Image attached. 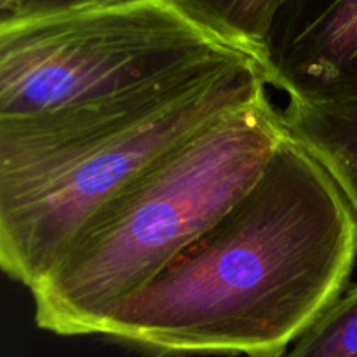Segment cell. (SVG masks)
Here are the masks:
<instances>
[{
  "instance_id": "obj_1",
  "label": "cell",
  "mask_w": 357,
  "mask_h": 357,
  "mask_svg": "<svg viewBox=\"0 0 357 357\" xmlns=\"http://www.w3.org/2000/svg\"><path fill=\"white\" fill-rule=\"evenodd\" d=\"M357 216L289 135L253 187L98 337L162 357H272L349 288Z\"/></svg>"
},
{
  "instance_id": "obj_2",
  "label": "cell",
  "mask_w": 357,
  "mask_h": 357,
  "mask_svg": "<svg viewBox=\"0 0 357 357\" xmlns=\"http://www.w3.org/2000/svg\"><path fill=\"white\" fill-rule=\"evenodd\" d=\"M267 87L260 63L244 58L108 100L0 119L2 271L30 289L136 174Z\"/></svg>"
},
{
  "instance_id": "obj_3",
  "label": "cell",
  "mask_w": 357,
  "mask_h": 357,
  "mask_svg": "<svg viewBox=\"0 0 357 357\" xmlns=\"http://www.w3.org/2000/svg\"><path fill=\"white\" fill-rule=\"evenodd\" d=\"M286 135L264 94L162 153L77 229L31 286L35 324L61 337L98 335L253 187Z\"/></svg>"
},
{
  "instance_id": "obj_4",
  "label": "cell",
  "mask_w": 357,
  "mask_h": 357,
  "mask_svg": "<svg viewBox=\"0 0 357 357\" xmlns=\"http://www.w3.org/2000/svg\"><path fill=\"white\" fill-rule=\"evenodd\" d=\"M253 58L166 0L0 23V119L108 100Z\"/></svg>"
},
{
  "instance_id": "obj_5",
  "label": "cell",
  "mask_w": 357,
  "mask_h": 357,
  "mask_svg": "<svg viewBox=\"0 0 357 357\" xmlns=\"http://www.w3.org/2000/svg\"><path fill=\"white\" fill-rule=\"evenodd\" d=\"M261 68L288 100L357 98V0H286Z\"/></svg>"
},
{
  "instance_id": "obj_6",
  "label": "cell",
  "mask_w": 357,
  "mask_h": 357,
  "mask_svg": "<svg viewBox=\"0 0 357 357\" xmlns=\"http://www.w3.org/2000/svg\"><path fill=\"white\" fill-rule=\"evenodd\" d=\"M281 115L288 135L326 169L357 216V98L288 100Z\"/></svg>"
},
{
  "instance_id": "obj_7",
  "label": "cell",
  "mask_w": 357,
  "mask_h": 357,
  "mask_svg": "<svg viewBox=\"0 0 357 357\" xmlns=\"http://www.w3.org/2000/svg\"><path fill=\"white\" fill-rule=\"evenodd\" d=\"M225 44L261 65L278 14L286 0H166Z\"/></svg>"
},
{
  "instance_id": "obj_8",
  "label": "cell",
  "mask_w": 357,
  "mask_h": 357,
  "mask_svg": "<svg viewBox=\"0 0 357 357\" xmlns=\"http://www.w3.org/2000/svg\"><path fill=\"white\" fill-rule=\"evenodd\" d=\"M272 357H357V284Z\"/></svg>"
},
{
  "instance_id": "obj_9",
  "label": "cell",
  "mask_w": 357,
  "mask_h": 357,
  "mask_svg": "<svg viewBox=\"0 0 357 357\" xmlns=\"http://www.w3.org/2000/svg\"><path fill=\"white\" fill-rule=\"evenodd\" d=\"M132 0H0V23L117 6Z\"/></svg>"
}]
</instances>
